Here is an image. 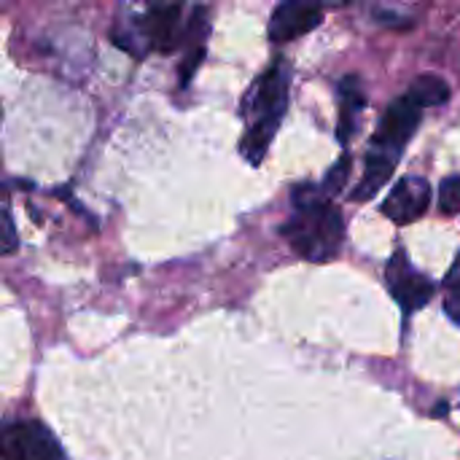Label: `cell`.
Instances as JSON below:
<instances>
[{"mask_svg": "<svg viewBox=\"0 0 460 460\" xmlns=\"http://www.w3.org/2000/svg\"><path fill=\"white\" fill-rule=\"evenodd\" d=\"M388 286H391V294H394V299L402 305V310L410 315V313H415V310H420V307H426L429 302H431V296L437 294V288H434V283L426 278V275H420L410 261H407V256L399 251L394 259H391V264H388Z\"/></svg>", "mask_w": 460, "mask_h": 460, "instance_id": "5", "label": "cell"}, {"mask_svg": "<svg viewBox=\"0 0 460 460\" xmlns=\"http://www.w3.org/2000/svg\"><path fill=\"white\" fill-rule=\"evenodd\" d=\"M202 57H205V46H202V43H197V46L186 54V59H183V65H181V86H189V81H191L194 73L199 70Z\"/></svg>", "mask_w": 460, "mask_h": 460, "instance_id": "15", "label": "cell"}, {"mask_svg": "<svg viewBox=\"0 0 460 460\" xmlns=\"http://www.w3.org/2000/svg\"><path fill=\"white\" fill-rule=\"evenodd\" d=\"M447 313L456 323H460V278L453 283V288L447 294Z\"/></svg>", "mask_w": 460, "mask_h": 460, "instance_id": "16", "label": "cell"}, {"mask_svg": "<svg viewBox=\"0 0 460 460\" xmlns=\"http://www.w3.org/2000/svg\"><path fill=\"white\" fill-rule=\"evenodd\" d=\"M16 226H13V216H11V202H8V191L0 183V253H13L16 251Z\"/></svg>", "mask_w": 460, "mask_h": 460, "instance_id": "12", "label": "cell"}, {"mask_svg": "<svg viewBox=\"0 0 460 460\" xmlns=\"http://www.w3.org/2000/svg\"><path fill=\"white\" fill-rule=\"evenodd\" d=\"M294 216L283 224V237L307 261H332L345 240L342 213L329 202L321 186L302 183L291 191Z\"/></svg>", "mask_w": 460, "mask_h": 460, "instance_id": "1", "label": "cell"}, {"mask_svg": "<svg viewBox=\"0 0 460 460\" xmlns=\"http://www.w3.org/2000/svg\"><path fill=\"white\" fill-rule=\"evenodd\" d=\"M0 460H67L54 434L35 420L0 426Z\"/></svg>", "mask_w": 460, "mask_h": 460, "instance_id": "3", "label": "cell"}, {"mask_svg": "<svg viewBox=\"0 0 460 460\" xmlns=\"http://www.w3.org/2000/svg\"><path fill=\"white\" fill-rule=\"evenodd\" d=\"M396 156H391V154H385V151H380V148H372L369 154H367V164H364V175H361V181H358V186L353 189V199H358V202H367V199H372L388 181H391V175H394V170H396Z\"/></svg>", "mask_w": 460, "mask_h": 460, "instance_id": "9", "label": "cell"}, {"mask_svg": "<svg viewBox=\"0 0 460 460\" xmlns=\"http://www.w3.org/2000/svg\"><path fill=\"white\" fill-rule=\"evenodd\" d=\"M321 22L323 8L318 0H283L270 19V38L275 43H288L313 32Z\"/></svg>", "mask_w": 460, "mask_h": 460, "instance_id": "6", "label": "cell"}, {"mask_svg": "<svg viewBox=\"0 0 460 460\" xmlns=\"http://www.w3.org/2000/svg\"><path fill=\"white\" fill-rule=\"evenodd\" d=\"M407 94H412L423 108H429V105H442V102H447V100H450V86H447L445 78L429 73V75L415 78Z\"/></svg>", "mask_w": 460, "mask_h": 460, "instance_id": "11", "label": "cell"}, {"mask_svg": "<svg viewBox=\"0 0 460 460\" xmlns=\"http://www.w3.org/2000/svg\"><path fill=\"white\" fill-rule=\"evenodd\" d=\"M420 119H423V105L412 94L394 100L388 105V111L383 113V121H380L375 140H372V148H380V151L399 159L404 146L412 140L415 129L420 127Z\"/></svg>", "mask_w": 460, "mask_h": 460, "instance_id": "4", "label": "cell"}, {"mask_svg": "<svg viewBox=\"0 0 460 460\" xmlns=\"http://www.w3.org/2000/svg\"><path fill=\"white\" fill-rule=\"evenodd\" d=\"M350 170H353V159H350L348 154H342L340 162L326 172V178H323V183H321L323 194H326V197L342 194V189H345V183H348V178H350Z\"/></svg>", "mask_w": 460, "mask_h": 460, "instance_id": "13", "label": "cell"}, {"mask_svg": "<svg viewBox=\"0 0 460 460\" xmlns=\"http://www.w3.org/2000/svg\"><path fill=\"white\" fill-rule=\"evenodd\" d=\"M431 205V186L418 175L402 178L383 202V213L396 224H415Z\"/></svg>", "mask_w": 460, "mask_h": 460, "instance_id": "7", "label": "cell"}, {"mask_svg": "<svg viewBox=\"0 0 460 460\" xmlns=\"http://www.w3.org/2000/svg\"><path fill=\"white\" fill-rule=\"evenodd\" d=\"M439 210L445 216H458L460 213V175H450L439 186Z\"/></svg>", "mask_w": 460, "mask_h": 460, "instance_id": "14", "label": "cell"}, {"mask_svg": "<svg viewBox=\"0 0 460 460\" xmlns=\"http://www.w3.org/2000/svg\"><path fill=\"white\" fill-rule=\"evenodd\" d=\"M148 43L159 51H170L181 38V3L159 5L146 19Z\"/></svg>", "mask_w": 460, "mask_h": 460, "instance_id": "8", "label": "cell"}, {"mask_svg": "<svg viewBox=\"0 0 460 460\" xmlns=\"http://www.w3.org/2000/svg\"><path fill=\"white\" fill-rule=\"evenodd\" d=\"M288 86L291 73L283 59H278L253 86L251 97L245 100V108L251 113V124L243 140V154L251 164H261L267 156L270 143L275 140V132L286 116L288 108Z\"/></svg>", "mask_w": 460, "mask_h": 460, "instance_id": "2", "label": "cell"}, {"mask_svg": "<svg viewBox=\"0 0 460 460\" xmlns=\"http://www.w3.org/2000/svg\"><path fill=\"white\" fill-rule=\"evenodd\" d=\"M340 100H342V113H340V132H337V137H340V143L345 146V143L350 140V132L356 129L353 119H356V113H358V111L364 108V102H367L356 78H345V81L340 84Z\"/></svg>", "mask_w": 460, "mask_h": 460, "instance_id": "10", "label": "cell"}]
</instances>
